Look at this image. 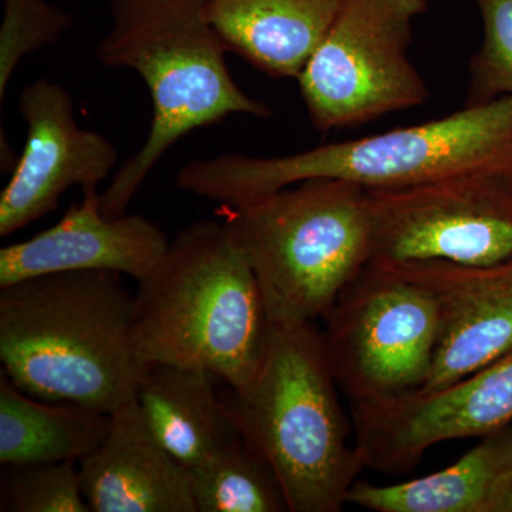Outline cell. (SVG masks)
I'll use <instances>...</instances> for the list:
<instances>
[{
	"instance_id": "cell-21",
	"label": "cell",
	"mask_w": 512,
	"mask_h": 512,
	"mask_svg": "<svg viewBox=\"0 0 512 512\" xmlns=\"http://www.w3.org/2000/svg\"><path fill=\"white\" fill-rule=\"evenodd\" d=\"M70 26L72 18L47 0H5L0 26V104L20 62L55 45Z\"/></svg>"
},
{
	"instance_id": "cell-20",
	"label": "cell",
	"mask_w": 512,
	"mask_h": 512,
	"mask_svg": "<svg viewBox=\"0 0 512 512\" xmlns=\"http://www.w3.org/2000/svg\"><path fill=\"white\" fill-rule=\"evenodd\" d=\"M0 511L92 512L80 483L79 463L2 466Z\"/></svg>"
},
{
	"instance_id": "cell-2",
	"label": "cell",
	"mask_w": 512,
	"mask_h": 512,
	"mask_svg": "<svg viewBox=\"0 0 512 512\" xmlns=\"http://www.w3.org/2000/svg\"><path fill=\"white\" fill-rule=\"evenodd\" d=\"M471 173L512 175V97L463 106L427 123L323 144L291 156L231 153L197 158L178 171L175 185L224 208H241L315 178L380 190Z\"/></svg>"
},
{
	"instance_id": "cell-17",
	"label": "cell",
	"mask_w": 512,
	"mask_h": 512,
	"mask_svg": "<svg viewBox=\"0 0 512 512\" xmlns=\"http://www.w3.org/2000/svg\"><path fill=\"white\" fill-rule=\"evenodd\" d=\"M512 484V427L481 437L460 460L404 483L356 481L348 504L375 512H498Z\"/></svg>"
},
{
	"instance_id": "cell-15",
	"label": "cell",
	"mask_w": 512,
	"mask_h": 512,
	"mask_svg": "<svg viewBox=\"0 0 512 512\" xmlns=\"http://www.w3.org/2000/svg\"><path fill=\"white\" fill-rule=\"evenodd\" d=\"M346 0H208L228 52L274 79H298Z\"/></svg>"
},
{
	"instance_id": "cell-16",
	"label": "cell",
	"mask_w": 512,
	"mask_h": 512,
	"mask_svg": "<svg viewBox=\"0 0 512 512\" xmlns=\"http://www.w3.org/2000/svg\"><path fill=\"white\" fill-rule=\"evenodd\" d=\"M217 382L204 370L151 363L138 383L136 402L148 427L190 471L241 436Z\"/></svg>"
},
{
	"instance_id": "cell-14",
	"label": "cell",
	"mask_w": 512,
	"mask_h": 512,
	"mask_svg": "<svg viewBox=\"0 0 512 512\" xmlns=\"http://www.w3.org/2000/svg\"><path fill=\"white\" fill-rule=\"evenodd\" d=\"M79 471L92 512H197L191 471L157 440L136 399L111 414Z\"/></svg>"
},
{
	"instance_id": "cell-23",
	"label": "cell",
	"mask_w": 512,
	"mask_h": 512,
	"mask_svg": "<svg viewBox=\"0 0 512 512\" xmlns=\"http://www.w3.org/2000/svg\"><path fill=\"white\" fill-rule=\"evenodd\" d=\"M498 512H512V484L508 487V490L505 491L500 507H498Z\"/></svg>"
},
{
	"instance_id": "cell-5",
	"label": "cell",
	"mask_w": 512,
	"mask_h": 512,
	"mask_svg": "<svg viewBox=\"0 0 512 512\" xmlns=\"http://www.w3.org/2000/svg\"><path fill=\"white\" fill-rule=\"evenodd\" d=\"M316 322L269 333L247 387L224 400L239 433L274 468L291 512H339L363 470Z\"/></svg>"
},
{
	"instance_id": "cell-10",
	"label": "cell",
	"mask_w": 512,
	"mask_h": 512,
	"mask_svg": "<svg viewBox=\"0 0 512 512\" xmlns=\"http://www.w3.org/2000/svg\"><path fill=\"white\" fill-rule=\"evenodd\" d=\"M511 421L512 346L436 392L353 409L363 464L389 474L412 470L436 444L484 437Z\"/></svg>"
},
{
	"instance_id": "cell-3",
	"label": "cell",
	"mask_w": 512,
	"mask_h": 512,
	"mask_svg": "<svg viewBox=\"0 0 512 512\" xmlns=\"http://www.w3.org/2000/svg\"><path fill=\"white\" fill-rule=\"evenodd\" d=\"M271 328L254 272L224 221L181 229L134 293L131 333L141 363L204 370L232 390L254 379Z\"/></svg>"
},
{
	"instance_id": "cell-13",
	"label": "cell",
	"mask_w": 512,
	"mask_h": 512,
	"mask_svg": "<svg viewBox=\"0 0 512 512\" xmlns=\"http://www.w3.org/2000/svg\"><path fill=\"white\" fill-rule=\"evenodd\" d=\"M100 192L83 194L62 220L28 241L0 249V288L33 276L107 271L146 279L167 252L163 229L141 215L107 217Z\"/></svg>"
},
{
	"instance_id": "cell-6",
	"label": "cell",
	"mask_w": 512,
	"mask_h": 512,
	"mask_svg": "<svg viewBox=\"0 0 512 512\" xmlns=\"http://www.w3.org/2000/svg\"><path fill=\"white\" fill-rule=\"evenodd\" d=\"M225 211L275 328L322 319L372 262L367 190L355 183L315 178Z\"/></svg>"
},
{
	"instance_id": "cell-19",
	"label": "cell",
	"mask_w": 512,
	"mask_h": 512,
	"mask_svg": "<svg viewBox=\"0 0 512 512\" xmlns=\"http://www.w3.org/2000/svg\"><path fill=\"white\" fill-rule=\"evenodd\" d=\"M197 512H285L274 468L244 436L229 441L191 471Z\"/></svg>"
},
{
	"instance_id": "cell-11",
	"label": "cell",
	"mask_w": 512,
	"mask_h": 512,
	"mask_svg": "<svg viewBox=\"0 0 512 512\" xmlns=\"http://www.w3.org/2000/svg\"><path fill=\"white\" fill-rule=\"evenodd\" d=\"M26 143L12 177L0 194V237L28 227L57 210L74 185L83 194L99 191L116 168L119 154L110 140L84 130L69 92L52 80L28 84L19 97Z\"/></svg>"
},
{
	"instance_id": "cell-12",
	"label": "cell",
	"mask_w": 512,
	"mask_h": 512,
	"mask_svg": "<svg viewBox=\"0 0 512 512\" xmlns=\"http://www.w3.org/2000/svg\"><path fill=\"white\" fill-rule=\"evenodd\" d=\"M429 293L439 313V342L429 379L436 392L512 346V259L468 266L443 261L372 262Z\"/></svg>"
},
{
	"instance_id": "cell-1",
	"label": "cell",
	"mask_w": 512,
	"mask_h": 512,
	"mask_svg": "<svg viewBox=\"0 0 512 512\" xmlns=\"http://www.w3.org/2000/svg\"><path fill=\"white\" fill-rule=\"evenodd\" d=\"M133 301L116 272H62L3 286V375L36 399L117 412L136 399L147 367L134 350Z\"/></svg>"
},
{
	"instance_id": "cell-7",
	"label": "cell",
	"mask_w": 512,
	"mask_h": 512,
	"mask_svg": "<svg viewBox=\"0 0 512 512\" xmlns=\"http://www.w3.org/2000/svg\"><path fill=\"white\" fill-rule=\"evenodd\" d=\"M429 0H346L296 82L320 133L423 106L429 86L410 59Z\"/></svg>"
},
{
	"instance_id": "cell-22",
	"label": "cell",
	"mask_w": 512,
	"mask_h": 512,
	"mask_svg": "<svg viewBox=\"0 0 512 512\" xmlns=\"http://www.w3.org/2000/svg\"><path fill=\"white\" fill-rule=\"evenodd\" d=\"M483 20V42L470 60L464 106L512 97V0H474Z\"/></svg>"
},
{
	"instance_id": "cell-4",
	"label": "cell",
	"mask_w": 512,
	"mask_h": 512,
	"mask_svg": "<svg viewBox=\"0 0 512 512\" xmlns=\"http://www.w3.org/2000/svg\"><path fill=\"white\" fill-rule=\"evenodd\" d=\"M208 0H111L113 26L96 47L101 64L140 74L153 120L143 147L100 195L107 217L126 214L150 171L181 138L232 114L269 119L268 104L239 89L228 50L207 18Z\"/></svg>"
},
{
	"instance_id": "cell-8",
	"label": "cell",
	"mask_w": 512,
	"mask_h": 512,
	"mask_svg": "<svg viewBox=\"0 0 512 512\" xmlns=\"http://www.w3.org/2000/svg\"><path fill=\"white\" fill-rule=\"evenodd\" d=\"M323 345L352 409L394 402L426 384L439 342V313L429 293L370 264L322 318Z\"/></svg>"
},
{
	"instance_id": "cell-18",
	"label": "cell",
	"mask_w": 512,
	"mask_h": 512,
	"mask_svg": "<svg viewBox=\"0 0 512 512\" xmlns=\"http://www.w3.org/2000/svg\"><path fill=\"white\" fill-rule=\"evenodd\" d=\"M111 414L69 402H46L0 377V464L79 463L100 446Z\"/></svg>"
},
{
	"instance_id": "cell-9",
	"label": "cell",
	"mask_w": 512,
	"mask_h": 512,
	"mask_svg": "<svg viewBox=\"0 0 512 512\" xmlns=\"http://www.w3.org/2000/svg\"><path fill=\"white\" fill-rule=\"evenodd\" d=\"M367 200L372 262L485 266L512 259L510 174H461L367 190Z\"/></svg>"
}]
</instances>
